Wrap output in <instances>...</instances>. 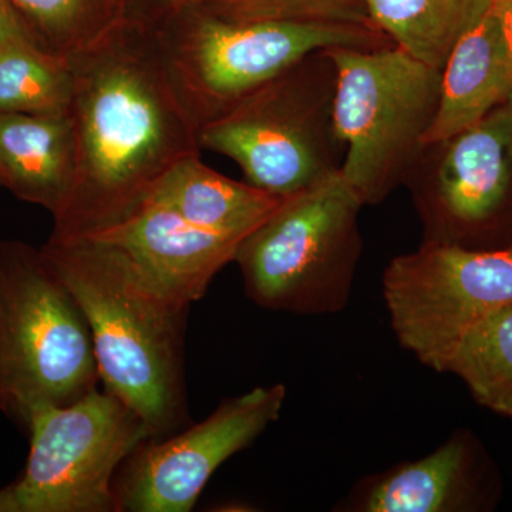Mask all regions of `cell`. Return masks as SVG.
I'll use <instances>...</instances> for the list:
<instances>
[{"instance_id":"1","label":"cell","mask_w":512,"mask_h":512,"mask_svg":"<svg viewBox=\"0 0 512 512\" xmlns=\"http://www.w3.org/2000/svg\"><path fill=\"white\" fill-rule=\"evenodd\" d=\"M69 63L76 173L53 215L55 237L123 220L174 164L201 153L198 128L171 86L153 25L127 19Z\"/></svg>"},{"instance_id":"2","label":"cell","mask_w":512,"mask_h":512,"mask_svg":"<svg viewBox=\"0 0 512 512\" xmlns=\"http://www.w3.org/2000/svg\"><path fill=\"white\" fill-rule=\"evenodd\" d=\"M40 249L86 315L104 389L138 414L153 439L183 426L190 305L90 235H50Z\"/></svg>"},{"instance_id":"3","label":"cell","mask_w":512,"mask_h":512,"mask_svg":"<svg viewBox=\"0 0 512 512\" xmlns=\"http://www.w3.org/2000/svg\"><path fill=\"white\" fill-rule=\"evenodd\" d=\"M165 72L200 131L293 64L332 47L394 43L372 25L231 20L188 2L153 25Z\"/></svg>"},{"instance_id":"4","label":"cell","mask_w":512,"mask_h":512,"mask_svg":"<svg viewBox=\"0 0 512 512\" xmlns=\"http://www.w3.org/2000/svg\"><path fill=\"white\" fill-rule=\"evenodd\" d=\"M99 382L73 293L42 249L0 241V410L26 430L37 410L72 404Z\"/></svg>"},{"instance_id":"5","label":"cell","mask_w":512,"mask_h":512,"mask_svg":"<svg viewBox=\"0 0 512 512\" xmlns=\"http://www.w3.org/2000/svg\"><path fill=\"white\" fill-rule=\"evenodd\" d=\"M335 94L336 64L319 50L201 127L198 144L234 160L248 184L291 197L342 168Z\"/></svg>"},{"instance_id":"6","label":"cell","mask_w":512,"mask_h":512,"mask_svg":"<svg viewBox=\"0 0 512 512\" xmlns=\"http://www.w3.org/2000/svg\"><path fill=\"white\" fill-rule=\"evenodd\" d=\"M363 207L340 171L284 198L237 249L248 298L293 315L342 312L363 252Z\"/></svg>"},{"instance_id":"7","label":"cell","mask_w":512,"mask_h":512,"mask_svg":"<svg viewBox=\"0 0 512 512\" xmlns=\"http://www.w3.org/2000/svg\"><path fill=\"white\" fill-rule=\"evenodd\" d=\"M329 52L336 64L333 117L346 148L340 174L363 205H377L406 184L426 147L441 70L396 45Z\"/></svg>"},{"instance_id":"8","label":"cell","mask_w":512,"mask_h":512,"mask_svg":"<svg viewBox=\"0 0 512 512\" xmlns=\"http://www.w3.org/2000/svg\"><path fill=\"white\" fill-rule=\"evenodd\" d=\"M26 430L28 463L12 484L19 512H116L117 473L153 439L134 410L99 387L37 410Z\"/></svg>"},{"instance_id":"9","label":"cell","mask_w":512,"mask_h":512,"mask_svg":"<svg viewBox=\"0 0 512 512\" xmlns=\"http://www.w3.org/2000/svg\"><path fill=\"white\" fill-rule=\"evenodd\" d=\"M383 296L400 346L447 373L468 330L512 303V248L421 242L386 266Z\"/></svg>"},{"instance_id":"10","label":"cell","mask_w":512,"mask_h":512,"mask_svg":"<svg viewBox=\"0 0 512 512\" xmlns=\"http://www.w3.org/2000/svg\"><path fill=\"white\" fill-rule=\"evenodd\" d=\"M404 187L423 242L484 249L512 211V96L467 130L427 144Z\"/></svg>"},{"instance_id":"11","label":"cell","mask_w":512,"mask_h":512,"mask_svg":"<svg viewBox=\"0 0 512 512\" xmlns=\"http://www.w3.org/2000/svg\"><path fill=\"white\" fill-rule=\"evenodd\" d=\"M284 384L224 400L202 423L167 440L151 439L127 458L114 480L116 510L188 512L212 474L278 420Z\"/></svg>"},{"instance_id":"12","label":"cell","mask_w":512,"mask_h":512,"mask_svg":"<svg viewBox=\"0 0 512 512\" xmlns=\"http://www.w3.org/2000/svg\"><path fill=\"white\" fill-rule=\"evenodd\" d=\"M84 235L117 249L138 271L190 306L207 293L218 272L234 262L244 239L194 227L150 202L123 220Z\"/></svg>"},{"instance_id":"13","label":"cell","mask_w":512,"mask_h":512,"mask_svg":"<svg viewBox=\"0 0 512 512\" xmlns=\"http://www.w3.org/2000/svg\"><path fill=\"white\" fill-rule=\"evenodd\" d=\"M484 461L477 441L457 431L429 456L396 464L363 478L340 511L466 512L488 498Z\"/></svg>"},{"instance_id":"14","label":"cell","mask_w":512,"mask_h":512,"mask_svg":"<svg viewBox=\"0 0 512 512\" xmlns=\"http://www.w3.org/2000/svg\"><path fill=\"white\" fill-rule=\"evenodd\" d=\"M512 96V67L497 3L464 33L441 69L439 107L426 138L467 130Z\"/></svg>"},{"instance_id":"15","label":"cell","mask_w":512,"mask_h":512,"mask_svg":"<svg viewBox=\"0 0 512 512\" xmlns=\"http://www.w3.org/2000/svg\"><path fill=\"white\" fill-rule=\"evenodd\" d=\"M0 170L19 200L55 215L72 191L76 138L66 116L0 113Z\"/></svg>"},{"instance_id":"16","label":"cell","mask_w":512,"mask_h":512,"mask_svg":"<svg viewBox=\"0 0 512 512\" xmlns=\"http://www.w3.org/2000/svg\"><path fill=\"white\" fill-rule=\"evenodd\" d=\"M282 201L284 198L254 185L217 173L202 163L200 156H190L174 164L144 202L168 208L205 231L245 238L268 220Z\"/></svg>"},{"instance_id":"17","label":"cell","mask_w":512,"mask_h":512,"mask_svg":"<svg viewBox=\"0 0 512 512\" xmlns=\"http://www.w3.org/2000/svg\"><path fill=\"white\" fill-rule=\"evenodd\" d=\"M495 0H365L367 18L414 59L443 69L467 30Z\"/></svg>"},{"instance_id":"18","label":"cell","mask_w":512,"mask_h":512,"mask_svg":"<svg viewBox=\"0 0 512 512\" xmlns=\"http://www.w3.org/2000/svg\"><path fill=\"white\" fill-rule=\"evenodd\" d=\"M40 49L70 62L126 22L119 0H10Z\"/></svg>"},{"instance_id":"19","label":"cell","mask_w":512,"mask_h":512,"mask_svg":"<svg viewBox=\"0 0 512 512\" xmlns=\"http://www.w3.org/2000/svg\"><path fill=\"white\" fill-rule=\"evenodd\" d=\"M481 406L512 419V303L468 330L448 363Z\"/></svg>"},{"instance_id":"20","label":"cell","mask_w":512,"mask_h":512,"mask_svg":"<svg viewBox=\"0 0 512 512\" xmlns=\"http://www.w3.org/2000/svg\"><path fill=\"white\" fill-rule=\"evenodd\" d=\"M73 90L69 62L33 42L0 47V113L66 116Z\"/></svg>"},{"instance_id":"21","label":"cell","mask_w":512,"mask_h":512,"mask_svg":"<svg viewBox=\"0 0 512 512\" xmlns=\"http://www.w3.org/2000/svg\"><path fill=\"white\" fill-rule=\"evenodd\" d=\"M231 20L357 23L372 25L365 0H190ZM373 26V25H372Z\"/></svg>"},{"instance_id":"22","label":"cell","mask_w":512,"mask_h":512,"mask_svg":"<svg viewBox=\"0 0 512 512\" xmlns=\"http://www.w3.org/2000/svg\"><path fill=\"white\" fill-rule=\"evenodd\" d=\"M15 42L36 43L10 0H0V47Z\"/></svg>"},{"instance_id":"23","label":"cell","mask_w":512,"mask_h":512,"mask_svg":"<svg viewBox=\"0 0 512 512\" xmlns=\"http://www.w3.org/2000/svg\"><path fill=\"white\" fill-rule=\"evenodd\" d=\"M498 13H500L501 26H503L505 45L512 67V0H495Z\"/></svg>"},{"instance_id":"24","label":"cell","mask_w":512,"mask_h":512,"mask_svg":"<svg viewBox=\"0 0 512 512\" xmlns=\"http://www.w3.org/2000/svg\"><path fill=\"white\" fill-rule=\"evenodd\" d=\"M154 5H156L157 8V20L153 23V25H156V23L160 22V20H163L165 16L170 15V13H173L174 10H177L178 8H181V6L185 5V3L190 2V0H153Z\"/></svg>"},{"instance_id":"25","label":"cell","mask_w":512,"mask_h":512,"mask_svg":"<svg viewBox=\"0 0 512 512\" xmlns=\"http://www.w3.org/2000/svg\"><path fill=\"white\" fill-rule=\"evenodd\" d=\"M0 512H19L12 484L0 490Z\"/></svg>"},{"instance_id":"26","label":"cell","mask_w":512,"mask_h":512,"mask_svg":"<svg viewBox=\"0 0 512 512\" xmlns=\"http://www.w3.org/2000/svg\"><path fill=\"white\" fill-rule=\"evenodd\" d=\"M0 187L6 188L5 175H3L2 170H0Z\"/></svg>"}]
</instances>
